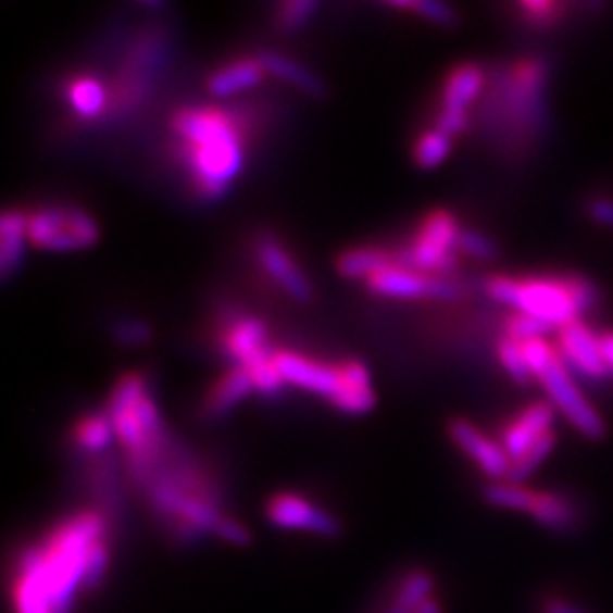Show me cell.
I'll return each instance as SVG.
<instances>
[{"label":"cell","instance_id":"cell-32","mask_svg":"<svg viewBox=\"0 0 613 613\" xmlns=\"http://www.w3.org/2000/svg\"><path fill=\"white\" fill-rule=\"evenodd\" d=\"M110 564H112V539H102L100 543L93 546V550L87 559L83 593L91 596L100 589L102 584H105V579L110 575Z\"/></svg>","mask_w":613,"mask_h":613},{"label":"cell","instance_id":"cell-28","mask_svg":"<svg viewBox=\"0 0 613 613\" xmlns=\"http://www.w3.org/2000/svg\"><path fill=\"white\" fill-rule=\"evenodd\" d=\"M536 491L527 489L525 484H514V481H491L484 487V500L498 509H509V511H521V514H529V509L534 504Z\"/></svg>","mask_w":613,"mask_h":613},{"label":"cell","instance_id":"cell-3","mask_svg":"<svg viewBox=\"0 0 613 613\" xmlns=\"http://www.w3.org/2000/svg\"><path fill=\"white\" fill-rule=\"evenodd\" d=\"M108 416L112 418L116 439L125 452L127 475L135 487L143 489L164 456L168 441L158 404L150 398L146 377L139 371L118 377L110 393Z\"/></svg>","mask_w":613,"mask_h":613},{"label":"cell","instance_id":"cell-40","mask_svg":"<svg viewBox=\"0 0 613 613\" xmlns=\"http://www.w3.org/2000/svg\"><path fill=\"white\" fill-rule=\"evenodd\" d=\"M586 216L602 227L613 229V200L602 198V196L593 198L589 204H586Z\"/></svg>","mask_w":613,"mask_h":613},{"label":"cell","instance_id":"cell-5","mask_svg":"<svg viewBox=\"0 0 613 613\" xmlns=\"http://www.w3.org/2000/svg\"><path fill=\"white\" fill-rule=\"evenodd\" d=\"M273 360L287 385L329 400L343 414H368L377 402L368 368L360 360L325 364L285 348H275Z\"/></svg>","mask_w":613,"mask_h":613},{"label":"cell","instance_id":"cell-30","mask_svg":"<svg viewBox=\"0 0 613 613\" xmlns=\"http://www.w3.org/2000/svg\"><path fill=\"white\" fill-rule=\"evenodd\" d=\"M554 448H556V434L550 431L539 443L531 446L521 459H516V462L511 464V473H509L506 481L525 484L527 477L534 475V471H539L546 464V459L554 452Z\"/></svg>","mask_w":613,"mask_h":613},{"label":"cell","instance_id":"cell-11","mask_svg":"<svg viewBox=\"0 0 613 613\" xmlns=\"http://www.w3.org/2000/svg\"><path fill=\"white\" fill-rule=\"evenodd\" d=\"M218 343L225 356L235 362V366H243L246 371L258 368L273 360V352L268 346V329L264 321L237 314L229 316L218 331Z\"/></svg>","mask_w":613,"mask_h":613},{"label":"cell","instance_id":"cell-41","mask_svg":"<svg viewBox=\"0 0 613 613\" xmlns=\"http://www.w3.org/2000/svg\"><path fill=\"white\" fill-rule=\"evenodd\" d=\"M541 613H593V611H589L586 606H579V604H573V602H568V600L548 598V600L541 604Z\"/></svg>","mask_w":613,"mask_h":613},{"label":"cell","instance_id":"cell-1","mask_svg":"<svg viewBox=\"0 0 613 613\" xmlns=\"http://www.w3.org/2000/svg\"><path fill=\"white\" fill-rule=\"evenodd\" d=\"M175 160L183 164L193 193L218 200L246 164L252 114L239 108L183 105L168 121Z\"/></svg>","mask_w":613,"mask_h":613},{"label":"cell","instance_id":"cell-23","mask_svg":"<svg viewBox=\"0 0 613 613\" xmlns=\"http://www.w3.org/2000/svg\"><path fill=\"white\" fill-rule=\"evenodd\" d=\"M396 262L393 248L385 246H354L337 258V273L346 279H364Z\"/></svg>","mask_w":613,"mask_h":613},{"label":"cell","instance_id":"cell-33","mask_svg":"<svg viewBox=\"0 0 613 613\" xmlns=\"http://www.w3.org/2000/svg\"><path fill=\"white\" fill-rule=\"evenodd\" d=\"M316 10H318L316 0H289V3L275 8V25L283 33L300 30L302 25L312 21Z\"/></svg>","mask_w":613,"mask_h":613},{"label":"cell","instance_id":"cell-9","mask_svg":"<svg viewBox=\"0 0 613 613\" xmlns=\"http://www.w3.org/2000/svg\"><path fill=\"white\" fill-rule=\"evenodd\" d=\"M364 285L373 296L393 300H456L462 296V287H459L454 279L427 275L400 266L398 262L366 277Z\"/></svg>","mask_w":613,"mask_h":613},{"label":"cell","instance_id":"cell-31","mask_svg":"<svg viewBox=\"0 0 613 613\" xmlns=\"http://www.w3.org/2000/svg\"><path fill=\"white\" fill-rule=\"evenodd\" d=\"M498 362L504 368V373L516 381V385L525 387L534 379L527 362H525V354H523V346L518 339H511V337H502L498 341Z\"/></svg>","mask_w":613,"mask_h":613},{"label":"cell","instance_id":"cell-12","mask_svg":"<svg viewBox=\"0 0 613 613\" xmlns=\"http://www.w3.org/2000/svg\"><path fill=\"white\" fill-rule=\"evenodd\" d=\"M448 437L491 481L509 479L511 456L504 452L500 441L487 437L477 425L466 418H450Z\"/></svg>","mask_w":613,"mask_h":613},{"label":"cell","instance_id":"cell-2","mask_svg":"<svg viewBox=\"0 0 613 613\" xmlns=\"http://www.w3.org/2000/svg\"><path fill=\"white\" fill-rule=\"evenodd\" d=\"M112 521L98 506H87L62 518L37 541L43 559L46 591L55 613H71L83 593L87 559L96 543L112 539Z\"/></svg>","mask_w":613,"mask_h":613},{"label":"cell","instance_id":"cell-19","mask_svg":"<svg viewBox=\"0 0 613 613\" xmlns=\"http://www.w3.org/2000/svg\"><path fill=\"white\" fill-rule=\"evenodd\" d=\"M487 87V71L475 62H462L446 75L441 87V105L439 110H456L468 112L473 102L481 96Z\"/></svg>","mask_w":613,"mask_h":613},{"label":"cell","instance_id":"cell-20","mask_svg":"<svg viewBox=\"0 0 613 613\" xmlns=\"http://www.w3.org/2000/svg\"><path fill=\"white\" fill-rule=\"evenodd\" d=\"M264 75L266 68L258 55L239 58L212 71L210 78L204 80V87H208V91L216 98H227L258 87L264 80Z\"/></svg>","mask_w":613,"mask_h":613},{"label":"cell","instance_id":"cell-35","mask_svg":"<svg viewBox=\"0 0 613 613\" xmlns=\"http://www.w3.org/2000/svg\"><path fill=\"white\" fill-rule=\"evenodd\" d=\"M523 346V354H525V362L534 375V379H539L543 375V371L556 360L559 350L556 346L548 343L543 337H536V339H527L521 341Z\"/></svg>","mask_w":613,"mask_h":613},{"label":"cell","instance_id":"cell-7","mask_svg":"<svg viewBox=\"0 0 613 613\" xmlns=\"http://www.w3.org/2000/svg\"><path fill=\"white\" fill-rule=\"evenodd\" d=\"M100 237L96 218L75 204H46L28 212V243L50 252L91 248Z\"/></svg>","mask_w":613,"mask_h":613},{"label":"cell","instance_id":"cell-27","mask_svg":"<svg viewBox=\"0 0 613 613\" xmlns=\"http://www.w3.org/2000/svg\"><path fill=\"white\" fill-rule=\"evenodd\" d=\"M452 152V137L443 135L437 127H429V130H423L412 148V158L414 164L423 171H431L441 166Z\"/></svg>","mask_w":613,"mask_h":613},{"label":"cell","instance_id":"cell-18","mask_svg":"<svg viewBox=\"0 0 613 613\" xmlns=\"http://www.w3.org/2000/svg\"><path fill=\"white\" fill-rule=\"evenodd\" d=\"M529 516L556 536H571L581 527L579 506L568 496L554 491H536Z\"/></svg>","mask_w":613,"mask_h":613},{"label":"cell","instance_id":"cell-24","mask_svg":"<svg viewBox=\"0 0 613 613\" xmlns=\"http://www.w3.org/2000/svg\"><path fill=\"white\" fill-rule=\"evenodd\" d=\"M66 100L71 110L85 121H93L110 110V93L91 75H75L66 83Z\"/></svg>","mask_w":613,"mask_h":613},{"label":"cell","instance_id":"cell-4","mask_svg":"<svg viewBox=\"0 0 613 613\" xmlns=\"http://www.w3.org/2000/svg\"><path fill=\"white\" fill-rule=\"evenodd\" d=\"M484 291L491 300L511 306V312L531 316L552 329H564L600 302V289L581 275H491L484 279Z\"/></svg>","mask_w":613,"mask_h":613},{"label":"cell","instance_id":"cell-16","mask_svg":"<svg viewBox=\"0 0 613 613\" xmlns=\"http://www.w3.org/2000/svg\"><path fill=\"white\" fill-rule=\"evenodd\" d=\"M556 409L550 400L531 402L521 409L514 421H509L500 431V443L504 452L511 456V464L521 459L531 446L539 443L546 434L552 431Z\"/></svg>","mask_w":613,"mask_h":613},{"label":"cell","instance_id":"cell-43","mask_svg":"<svg viewBox=\"0 0 613 613\" xmlns=\"http://www.w3.org/2000/svg\"><path fill=\"white\" fill-rule=\"evenodd\" d=\"M414 613H446V609H443V602H441L439 596H431Z\"/></svg>","mask_w":613,"mask_h":613},{"label":"cell","instance_id":"cell-42","mask_svg":"<svg viewBox=\"0 0 613 613\" xmlns=\"http://www.w3.org/2000/svg\"><path fill=\"white\" fill-rule=\"evenodd\" d=\"M600 348H602L609 373H613V329L600 331Z\"/></svg>","mask_w":613,"mask_h":613},{"label":"cell","instance_id":"cell-39","mask_svg":"<svg viewBox=\"0 0 613 613\" xmlns=\"http://www.w3.org/2000/svg\"><path fill=\"white\" fill-rule=\"evenodd\" d=\"M471 125V114L468 112H456V110H439L437 121H434V127L441 130L448 137H459L468 130Z\"/></svg>","mask_w":613,"mask_h":613},{"label":"cell","instance_id":"cell-6","mask_svg":"<svg viewBox=\"0 0 613 613\" xmlns=\"http://www.w3.org/2000/svg\"><path fill=\"white\" fill-rule=\"evenodd\" d=\"M459 235L462 225L452 212L431 210L421 218L412 241L393 248L396 262L427 275L450 277L456 271Z\"/></svg>","mask_w":613,"mask_h":613},{"label":"cell","instance_id":"cell-15","mask_svg":"<svg viewBox=\"0 0 613 613\" xmlns=\"http://www.w3.org/2000/svg\"><path fill=\"white\" fill-rule=\"evenodd\" d=\"M254 254H258V262L264 273L289 298H293L296 302L312 300V283L293 260V254L275 237H260L258 243H254Z\"/></svg>","mask_w":613,"mask_h":613},{"label":"cell","instance_id":"cell-34","mask_svg":"<svg viewBox=\"0 0 613 613\" xmlns=\"http://www.w3.org/2000/svg\"><path fill=\"white\" fill-rule=\"evenodd\" d=\"M459 254H466V258L477 262H491L496 260L498 246L491 237L479 233V229L462 227V235H459Z\"/></svg>","mask_w":613,"mask_h":613},{"label":"cell","instance_id":"cell-36","mask_svg":"<svg viewBox=\"0 0 613 613\" xmlns=\"http://www.w3.org/2000/svg\"><path fill=\"white\" fill-rule=\"evenodd\" d=\"M552 327L536 321L531 316L518 314V312H511L504 321V335L511 339H518V341H527V339H536V337H546Z\"/></svg>","mask_w":613,"mask_h":613},{"label":"cell","instance_id":"cell-29","mask_svg":"<svg viewBox=\"0 0 613 613\" xmlns=\"http://www.w3.org/2000/svg\"><path fill=\"white\" fill-rule=\"evenodd\" d=\"M387 5L398 12L418 14L431 25H439V28H454L459 23V14L454 8L446 3H434V0H400V3H387Z\"/></svg>","mask_w":613,"mask_h":613},{"label":"cell","instance_id":"cell-10","mask_svg":"<svg viewBox=\"0 0 613 613\" xmlns=\"http://www.w3.org/2000/svg\"><path fill=\"white\" fill-rule=\"evenodd\" d=\"M271 525L289 531H306L321 539H337L343 534V523L314 500L293 491H275L264 504Z\"/></svg>","mask_w":613,"mask_h":613},{"label":"cell","instance_id":"cell-37","mask_svg":"<svg viewBox=\"0 0 613 613\" xmlns=\"http://www.w3.org/2000/svg\"><path fill=\"white\" fill-rule=\"evenodd\" d=\"M523 18L536 28H548L554 21H559V14L564 12L559 3H550V0H541V3H534V0H523L518 5Z\"/></svg>","mask_w":613,"mask_h":613},{"label":"cell","instance_id":"cell-14","mask_svg":"<svg viewBox=\"0 0 613 613\" xmlns=\"http://www.w3.org/2000/svg\"><path fill=\"white\" fill-rule=\"evenodd\" d=\"M561 360L564 364L575 371L577 375L591 379V381H600L606 379L609 368L604 362V354L600 348V335L581 323L575 321L571 325H566L564 329H559V346H556Z\"/></svg>","mask_w":613,"mask_h":613},{"label":"cell","instance_id":"cell-38","mask_svg":"<svg viewBox=\"0 0 613 613\" xmlns=\"http://www.w3.org/2000/svg\"><path fill=\"white\" fill-rule=\"evenodd\" d=\"M114 337L125 343V346H143L150 341L152 337V329L148 323L143 321H137V318H127V321H121L116 327H114Z\"/></svg>","mask_w":613,"mask_h":613},{"label":"cell","instance_id":"cell-17","mask_svg":"<svg viewBox=\"0 0 613 613\" xmlns=\"http://www.w3.org/2000/svg\"><path fill=\"white\" fill-rule=\"evenodd\" d=\"M254 391V381L250 373L243 366H233L227 368L210 391L204 393L202 404H200V416L208 421H218L225 414L233 412V409L250 393Z\"/></svg>","mask_w":613,"mask_h":613},{"label":"cell","instance_id":"cell-25","mask_svg":"<svg viewBox=\"0 0 613 613\" xmlns=\"http://www.w3.org/2000/svg\"><path fill=\"white\" fill-rule=\"evenodd\" d=\"M258 58L262 60L266 73L273 75V78L300 89L306 96H323L325 93V85L300 62H296V60H291L283 53H273V50H262Z\"/></svg>","mask_w":613,"mask_h":613},{"label":"cell","instance_id":"cell-26","mask_svg":"<svg viewBox=\"0 0 613 613\" xmlns=\"http://www.w3.org/2000/svg\"><path fill=\"white\" fill-rule=\"evenodd\" d=\"M71 437L75 448L85 454H105L116 439L112 418L105 414H87L73 423Z\"/></svg>","mask_w":613,"mask_h":613},{"label":"cell","instance_id":"cell-13","mask_svg":"<svg viewBox=\"0 0 613 613\" xmlns=\"http://www.w3.org/2000/svg\"><path fill=\"white\" fill-rule=\"evenodd\" d=\"M12 602L16 613H55L46 591L39 543L23 546L12 566Z\"/></svg>","mask_w":613,"mask_h":613},{"label":"cell","instance_id":"cell-21","mask_svg":"<svg viewBox=\"0 0 613 613\" xmlns=\"http://www.w3.org/2000/svg\"><path fill=\"white\" fill-rule=\"evenodd\" d=\"M434 589H437V577H434L427 568L414 566V568H404L387 586V591L381 598L404 613H414L427 598L437 596Z\"/></svg>","mask_w":613,"mask_h":613},{"label":"cell","instance_id":"cell-22","mask_svg":"<svg viewBox=\"0 0 613 613\" xmlns=\"http://www.w3.org/2000/svg\"><path fill=\"white\" fill-rule=\"evenodd\" d=\"M28 241V212L5 210L0 216V275L10 279L23 260V243Z\"/></svg>","mask_w":613,"mask_h":613},{"label":"cell","instance_id":"cell-8","mask_svg":"<svg viewBox=\"0 0 613 613\" xmlns=\"http://www.w3.org/2000/svg\"><path fill=\"white\" fill-rule=\"evenodd\" d=\"M539 381L556 412L564 414V418L579 434H584L586 439L602 441L606 437V425L602 416L596 412V406L586 400V396L577 387L573 371L561 360V354L543 371Z\"/></svg>","mask_w":613,"mask_h":613}]
</instances>
